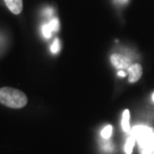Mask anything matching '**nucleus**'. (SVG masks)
<instances>
[{"instance_id": "nucleus-1", "label": "nucleus", "mask_w": 154, "mask_h": 154, "mask_svg": "<svg viewBox=\"0 0 154 154\" xmlns=\"http://www.w3.org/2000/svg\"><path fill=\"white\" fill-rule=\"evenodd\" d=\"M139 145L140 154H153L154 149V129L148 126H135L131 131Z\"/></svg>"}, {"instance_id": "nucleus-2", "label": "nucleus", "mask_w": 154, "mask_h": 154, "mask_svg": "<svg viewBox=\"0 0 154 154\" xmlns=\"http://www.w3.org/2000/svg\"><path fill=\"white\" fill-rule=\"evenodd\" d=\"M0 103L9 108H22L27 104V96L18 89L2 87L0 88Z\"/></svg>"}, {"instance_id": "nucleus-3", "label": "nucleus", "mask_w": 154, "mask_h": 154, "mask_svg": "<svg viewBox=\"0 0 154 154\" xmlns=\"http://www.w3.org/2000/svg\"><path fill=\"white\" fill-rule=\"evenodd\" d=\"M110 60H111L112 65L115 67V68L119 69V70H123L125 68H129L131 65V60L129 59L128 57L124 56V55L121 54H113L110 57Z\"/></svg>"}, {"instance_id": "nucleus-4", "label": "nucleus", "mask_w": 154, "mask_h": 154, "mask_svg": "<svg viewBox=\"0 0 154 154\" xmlns=\"http://www.w3.org/2000/svg\"><path fill=\"white\" fill-rule=\"evenodd\" d=\"M142 66L138 63L131 64L130 67L128 68V75H129V82L134 83L138 81L141 76H142Z\"/></svg>"}, {"instance_id": "nucleus-5", "label": "nucleus", "mask_w": 154, "mask_h": 154, "mask_svg": "<svg viewBox=\"0 0 154 154\" xmlns=\"http://www.w3.org/2000/svg\"><path fill=\"white\" fill-rule=\"evenodd\" d=\"M7 8L13 14H20L23 9V1L22 0H4Z\"/></svg>"}, {"instance_id": "nucleus-6", "label": "nucleus", "mask_w": 154, "mask_h": 154, "mask_svg": "<svg viewBox=\"0 0 154 154\" xmlns=\"http://www.w3.org/2000/svg\"><path fill=\"white\" fill-rule=\"evenodd\" d=\"M129 121H130V112H129V110H125L122 116V128L124 131H129V129H130Z\"/></svg>"}, {"instance_id": "nucleus-7", "label": "nucleus", "mask_w": 154, "mask_h": 154, "mask_svg": "<svg viewBox=\"0 0 154 154\" xmlns=\"http://www.w3.org/2000/svg\"><path fill=\"white\" fill-rule=\"evenodd\" d=\"M135 141H136V140H135L133 135H130V137H129L127 139V141H126V144H125V147H124V150H125L126 154H131L132 153V150H133Z\"/></svg>"}, {"instance_id": "nucleus-8", "label": "nucleus", "mask_w": 154, "mask_h": 154, "mask_svg": "<svg viewBox=\"0 0 154 154\" xmlns=\"http://www.w3.org/2000/svg\"><path fill=\"white\" fill-rule=\"evenodd\" d=\"M42 35L44 36V37L46 39H48V38H50L51 37V35H52V29H51V27L49 26V24H44V25L42 26Z\"/></svg>"}, {"instance_id": "nucleus-9", "label": "nucleus", "mask_w": 154, "mask_h": 154, "mask_svg": "<svg viewBox=\"0 0 154 154\" xmlns=\"http://www.w3.org/2000/svg\"><path fill=\"white\" fill-rule=\"evenodd\" d=\"M112 135V126L111 125H107L105 126L102 131H101V136H102L104 139H108V138Z\"/></svg>"}, {"instance_id": "nucleus-10", "label": "nucleus", "mask_w": 154, "mask_h": 154, "mask_svg": "<svg viewBox=\"0 0 154 154\" xmlns=\"http://www.w3.org/2000/svg\"><path fill=\"white\" fill-rule=\"evenodd\" d=\"M50 50H51V52L53 54H56V53H58L59 52V50H60V42H59V39H55L54 41H53V43H52V45L50 46Z\"/></svg>"}, {"instance_id": "nucleus-11", "label": "nucleus", "mask_w": 154, "mask_h": 154, "mask_svg": "<svg viewBox=\"0 0 154 154\" xmlns=\"http://www.w3.org/2000/svg\"><path fill=\"white\" fill-rule=\"evenodd\" d=\"M48 24H49V26L51 27V29L53 32L58 31V29H59V21H58L57 18H53Z\"/></svg>"}, {"instance_id": "nucleus-12", "label": "nucleus", "mask_w": 154, "mask_h": 154, "mask_svg": "<svg viewBox=\"0 0 154 154\" xmlns=\"http://www.w3.org/2000/svg\"><path fill=\"white\" fill-rule=\"evenodd\" d=\"M52 14H53V10H52V8H46L44 11H43V15L44 16H52Z\"/></svg>"}, {"instance_id": "nucleus-13", "label": "nucleus", "mask_w": 154, "mask_h": 154, "mask_svg": "<svg viewBox=\"0 0 154 154\" xmlns=\"http://www.w3.org/2000/svg\"><path fill=\"white\" fill-rule=\"evenodd\" d=\"M117 74H118V76H120V77H124V76H126V73H125L124 71H123V70H119Z\"/></svg>"}, {"instance_id": "nucleus-14", "label": "nucleus", "mask_w": 154, "mask_h": 154, "mask_svg": "<svg viewBox=\"0 0 154 154\" xmlns=\"http://www.w3.org/2000/svg\"><path fill=\"white\" fill-rule=\"evenodd\" d=\"M115 1L119 2V3H127L128 0H115Z\"/></svg>"}, {"instance_id": "nucleus-15", "label": "nucleus", "mask_w": 154, "mask_h": 154, "mask_svg": "<svg viewBox=\"0 0 154 154\" xmlns=\"http://www.w3.org/2000/svg\"><path fill=\"white\" fill-rule=\"evenodd\" d=\"M152 99H153V101H154V93H153V95H152Z\"/></svg>"}, {"instance_id": "nucleus-16", "label": "nucleus", "mask_w": 154, "mask_h": 154, "mask_svg": "<svg viewBox=\"0 0 154 154\" xmlns=\"http://www.w3.org/2000/svg\"><path fill=\"white\" fill-rule=\"evenodd\" d=\"M153 154H154V149H153Z\"/></svg>"}]
</instances>
